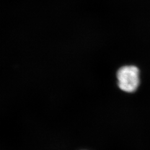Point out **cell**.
<instances>
[{
  "label": "cell",
  "instance_id": "cell-1",
  "mask_svg": "<svg viewBox=\"0 0 150 150\" xmlns=\"http://www.w3.org/2000/svg\"><path fill=\"white\" fill-rule=\"evenodd\" d=\"M119 88L126 92L131 93L137 90L139 84V72L134 66H125L117 73Z\"/></svg>",
  "mask_w": 150,
  "mask_h": 150
}]
</instances>
